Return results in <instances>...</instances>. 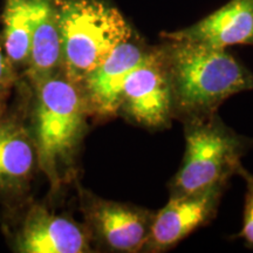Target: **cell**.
Wrapping results in <instances>:
<instances>
[{"mask_svg":"<svg viewBox=\"0 0 253 253\" xmlns=\"http://www.w3.org/2000/svg\"><path fill=\"white\" fill-rule=\"evenodd\" d=\"M32 34L27 74L34 88L61 71V37L56 0H30Z\"/></svg>","mask_w":253,"mask_h":253,"instance_id":"cell-11","label":"cell"},{"mask_svg":"<svg viewBox=\"0 0 253 253\" xmlns=\"http://www.w3.org/2000/svg\"><path fill=\"white\" fill-rule=\"evenodd\" d=\"M183 125L184 157L169 183L170 196L226 186L231 177L238 172L242 157L253 147V138L237 134L218 114Z\"/></svg>","mask_w":253,"mask_h":253,"instance_id":"cell-4","label":"cell"},{"mask_svg":"<svg viewBox=\"0 0 253 253\" xmlns=\"http://www.w3.org/2000/svg\"><path fill=\"white\" fill-rule=\"evenodd\" d=\"M225 189V185H219L195 194L170 196L168 203L155 212L142 252L169 251L199 227L208 225L216 217Z\"/></svg>","mask_w":253,"mask_h":253,"instance_id":"cell-7","label":"cell"},{"mask_svg":"<svg viewBox=\"0 0 253 253\" xmlns=\"http://www.w3.org/2000/svg\"><path fill=\"white\" fill-rule=\"evenodd\" d=\"M237 175L242 176L246 184L244 213H243V225L237 238L244 240L245 245L253 249V173L240 166Z\"/></svg>","mask_w":253,"mask_h":253,"instance_id":"cell-14","label":"cell"},{"mask_svg":"<svg viewBox=\"0 0 253 253\" xmlns=\"http://www.w3.org/2000/svg\"><path fill=\"white\" fill-rule=\"evenodd\" d=\"M160 46L173 118L183 123L209 118L230 96L253 90V72L226 49L182 40Z\"/></svg>","mask_w":253,"mask_h":253,"instance_id":"cell-1","label":"cell"},{"mask_svg":"<svg viewBox=\"0 0 253 253\" xmlns=\"http://www.w3.org/2000/svg\"><path fill=\"white\" fill-rule=\"evenodd\" d=\"M36 155V145L24 126L0 123V188L23 186L33 170Z\"/></svg>","mask_w":253,"mask_h":253,"instance_id":"cell-12","label":"cell"},{"mask_svg":"<svg viewBox=\"0 0 253 253\" xmlns=\"http://www.w3.org/2000/svg\"><path fill=\"white\" fill-rule=\"evenodd\" d=\"M151 50L153 47L142 45L132 38L115 47L81 84L88 113L99 119L118 116L126 78L149 56Z\"/></svg>","mask_w":253,"mask_h":253,"instance_id":"cell-8","label":"cell"},{"mask_svg":"<svg viewBox=\"0 0 253 253\" xmlns=\"http://www.w3.org/2000/svg\"><path fill=\"white\" fill-rule=\"evenodd\" d=\"M18 250L24 253L89 252L90 235L71 218L34 205L18 237Z\"/></svg>","mask_w":253,"mask_h":253,"instance_id":"cell-10","label":"cell"},{"mask_svg":"<svg viewBox=\"0 0 253 253\" xmlns=\"http://www.w3.org/2000/svg\"><path fill=\"white\" fill-rule=\"evenodd\" d=\"M119 115L131 125L149 130H161L171 126L175 120L172 95L161 46L153 47L149 56L126 78Z\"/></svg>","mask_w":253,"mask_h":253,"instance_id":"cell-5","label":"cell"},{"mask_svg":"<svg viewBox=\"0 0 253 253\" xmlns=\"http://www.w3.org/2000/svg\"><path fill=\"white\" fill-rule=\"evenodd\" d=\"M82 210L89 229L108 251L142 252L153 224L154 211L131 203L82 194Z\"/></svg>","mask_w":253,"mask_h":253,"instance_id":"cell-6","label":"cell"},{"mask_svg":"<svg viewBox=\"0 0 253 253\" xmlns=\"http://www.w3.org/2000/svg\"><path fill=\"white\" fill-rule=\"evenodd\" d=\"M61 73L80 88L115 47L134 37L118 8L103 0H56Z\"/></svg>","mask_w":253,"mask_h":253,"instance_id":"cell-2","label":"cell"},{"mask_svg":"<svg viewBox=\"0 0 253 253\" xmlns=\"http://www.w3.org/2000/svg\"><path fill=\"white\" fill-rule=\"evenodd\" d=\"M13 71H12V62L6 55L4 46L0 42V88L9 86L13 81Z\"/></svg>","mask_w":253,"mask_h":253,"instance_id":"cell-15","label":"cell"},{"mask_svg":"<svg viewBox=\"0 0 253 253\" xmlns=\"http://www.w3.org/2000/svg\"><path fill=\"white\" fill-rule=\"evenodd\" d=\"M166 40H182L213 48L253 46V0H230L191 26L161 34Z\"/></svg>","mask_w":253,"mask_h":253,"instance_id":"cell-9","label":"cell"},{"mask_svg":"<svg viewBox=\"0 0 253 253\" xmlns=\"http://www.w3.org/2000/svg\"><path fill=\"white\" fill-rule=\"evenodd\" d=\"M2 46L12 62L26 63L30 55L32 7L30 0H5Z\"/></svg>","mask_w":253,"mask_h":253,"instance_id":"cell-13","label":"cell"},{"mask_svg":"<svg viewBox=\"0 0 253 253\" xmlns=\"http://www.w3.org/2000/svg\"><path fill=\"white\" fill-rule=\"evenodd\" d=\"M36 150L38 164L53 190L62 184L86 130L88 109L77 84L62 73L37 88Z\"/></svg>","mask_w":253,"mask_h":253,"instance_id":"cell-3","label":"cell"}]
</instances>
